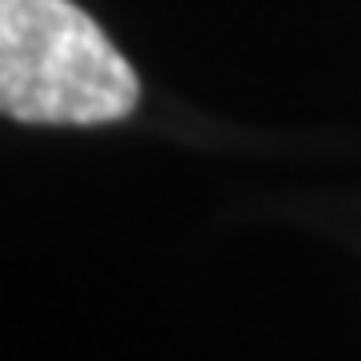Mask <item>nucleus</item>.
I'll list each match as a JSON object with an SVG mask.
<instances>
[{
	"label": "nucleus",
	"mask_w": 361,
	"mask_h": 361,
	"mask_svg": "<svg viewBox=\"0 0 361 361\" xmlns=\"http://www.w3.org/2000/svg\"><path fill=\"white\" fill-rule=\"evenodd\" d=\"M141 80L73 0H0V113L25 125H109Z\"/></svg>",
	"instance_id": "nucleus-1"
}]
</instances>
